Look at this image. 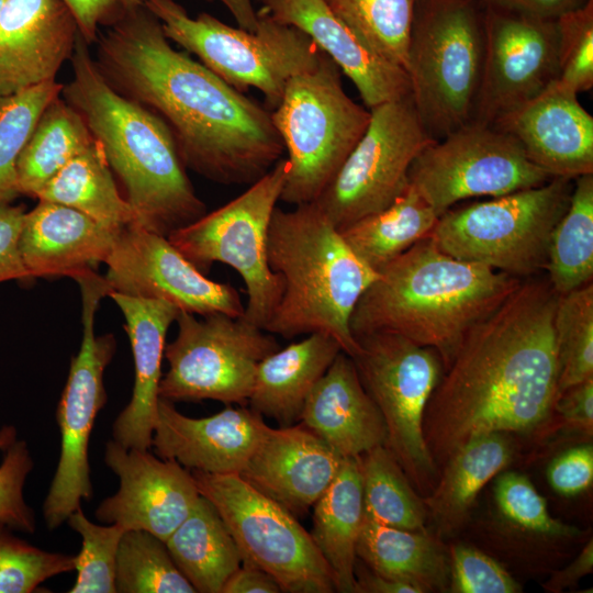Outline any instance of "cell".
<instances>
[{"label":"cell","mask_w":593,"mask_h":593,"mask_svg":"<svg viewBox=\"0 0 593 593\" xmlns=\"http://www.w3.org/2000/svg\"><path fill=\"white\" fill-rule=\"evenodd\" d=\"M81 537V549L75 556L77 579L69 593H115L118 548L123 533L115 524L98 525L88 519L81 507L66 521Z\"/></svg>","instance_id":"b9f144b4"},{"label":"cell","mask_w":593,"mask_h":593,"mask_svg":"<svg viewBox=\"0 0 593 593\" xmlns=\"http://www.w3.org/2000/svg\"><path fill=\"white\" fill-rule=\"evenodd\" d=\"M552 178L514 137L475 121L427 145L409 172L410 184L439 216L462 200L501 197Z\"/></svg>","instance_id":"2e32d148"},{"label":"cell","mask_w":593,"mask_h":593,"mask_svg":"<svg viewBox=\"0 0 593 593\" xmlns=\"http://www.w3.org/2000/svg\"><path fill=\"white\" fill-rule=\"evenodd\" d=\"M491 125L514 137L552 177L573 180L593 174V118L578 93L558 79Z\"/></svg>","instance_id":"ffe728a7"},{"label":"cell","mask_w":593,"mask_h":593,"mask_svg":"<svg viewBox=\"0 0 593 593\" xmlns=\"http://www.w3.org/2000/svg\"><path fill=\"white\" fill-rule=\"evenodd\" d=\"M355 578V593H423L417 586L409 582L383 577L371 570L360 569L357 563Z\"/></svg>","instance_id":"9f6ffc18"},{"label":"cell","mask_w":593,"mask_h":593,"mask_svg":"<svg viewBox=\"0 0 593 593\" xmlns=\"http://www.w3.org/2000/svg\"><path fill=\"white\" fill-rule=\"evenodd\" d=\"M63 0H3L0 10V99L55 81L79 35Z\"/></svg>","instance_id":"44dd1931"},{"label":"cell","mask_w":593,"mask_h":593,"mask_svg":"<svg viewBox=\"0 0 593 593\" xmlns=\"http://www.w3.org/2000/svg\"><path fill=\"white\" fill-rule=\"evenodd\" d=\"M485 49L473 121L492 124L558 79L556 20L485 5Z\"/></svg>","instance_id":"ac0fdd59"},{"label":"cell","mask_w":593,"mask_h":593,"mask_svg":"<svg viewBox=\"0 0 593 593\" xmlns=\"http://www.w3.org/2000/svg\"><path fill=\"white\" fill-rule=\"evenodd\" d=\"M199 493L217 510L242 556L270 574L282 592L331 593V569L295 515L239 474L191 470Z\"/></svg>","instance_id":"4fadbf2b"},{"label":"cell","mask_w":593,"mask_h":593,"mask_svg":"<svg viewBox=\"0 0 593 593\" xmlns=\"http://www.w3.org/2000/svg\"><path fill=\"white\" fill-rule=\"evenodd\" d=\"M450 592L517 593L521 585L495 560L475 548L456 545L450 550Z\"/></svg>","instance_id":"7dc6e473"},{"label":"cell","mask_w":593,"mask_h":593,"mask_svg":"<svg viewBox=\"0 0 593 593\" xmlns=\"http://www.w3.org/2000/svg\"><path fill=\"white\" fill-rule=\"evenodd\" d=\"M268 425L251 409L228 405L208 417L181 414L159 399L152 447L163 459L215 474H240Z\"/></svg>","instance_id":"7402d4cb"},{"label":"cell","mask_w":593,"mask_h":593,"mask_svg":"<svg viewBox=\"0 0 593 593\" xmlns=\"http://www.w3.org/2000/svg\"><path fill=\"white\" fill-rule=\"evenodd\" d=\"M342 75L323 53L288 81L270 111L289 163L280 201L290 205L320 197L368 126L370 110L346 93Z\"/></svg>","instance_id":"52a82bcc"},{"label":"cell","mask_w":593,"mask_h":593,"mask_svg":"<svg viewBox=\"0 0 593 593\" xmlns=\"http://www.w3.org/2000/svg\"><path fill=\"white\" fill-rule=\"evenodd\" d=\"M165 544L177 568L200 593H222L243 561L220 513L202 495Z\"/></svg>","instance_id":"1f68e13d"},{"label":"cell","mask_w":593,"mask_h":593,"mask_svg":"<svg viewBox=\"0 0 593 593\" xmlns=\"http://www.w3.org/2000/svg\"><path fill=\"white\" fill-rule=\"evenodd\" d=\"M104 27L94 42L98 69L165 121L186 168L216 183L251 184L281 159L270 111L175 49L145 4L122 9Z\"/></svg>","instance_id":"6da1fadb"},{"label":"cell","mask_w":593,"mask_h":593,"mask_svg":"<svg viewBox=\"0 0 593 593\" xmlns=\"http://www.w3.org/2000/svg\"><path fill=\"white\" fill-rule=\"evenodd\" d=\"M125 320L134 359V385L128 404L119 413L113 439L126 448L149 449L159 401L166 336L180 310L157 299L135 298L116 292L109 295Z\"/></svg>","instance_id":"d4e9b609"},{"label":"cell","mask_w":593,"mask_h":593,"mask_svg":"<svg viewBox=\"0 0 593 593\" xmlns=\"http://www.w3.org/2000/svg\"><path fill=\"white\" fill-rule=\"evenodd\" d=\"M310 535L332 571L335 589L355 593L356 547L363 519L357 458H346L326 491L313 505Z\"/></svg>","instance_id":"f1b7e54d"},{"label":"cell","mask_w":593,"mask_h":593,"mask_svg":"<svg viewBox=\"0 0 593 593\" xmlns=\"http://www.w3.org/2000/svg\"><path fill=\"white\" fill-rule=\"evenodd\" d=\"M558 80L578 94L593 87V0L556 19Z\"/></svg>","instance_id":"f6af8a7d"},{"label":"cell","mask_w":593,"mask_h":593,"mask_svg":"<svg viewBox=\"0 0 593 593\" xmlns=\"http://www.w3.org/2000/svg\"><path fill=\"white\" fill-rule=\"evenodd\" d=\"M351 357L359 379L378 406L387 428L385 447L413 488L430 492L438 467L427 449L423 418L444 371L438 353L392 333L356 337Z\"/></svg>","instance_id":"8fae6325"},{"label":"cell","mask_w":593,"mask_h":593,"mask_svg":"<svg viewBox=\"0 0 593 593\" xmlns=\"http://www.w3.org/2000/svg\"><path fill=\"white\" fill-rule=\"evenodd\" d=\"M72 12L88 45L97 41L100 26L110 24L121 12L116 0H63Z\"/></svg>","instance_id":"816d5d0a"},{"label":"cell","mask_w":593,"mask_h":593,"mask_svg":"<svg viewBox=\"0 0 593 593\" xmlns=\"http://www.w3.org/2000/svg\"><path fill=\"white\" fill-rule=\"evenodd\" d=\"M512 448L503 433L474 436L454 451L423 500L438 530L450 534L466 522L480 490L511 460Z\"/></svg>","instance_id":"f546056e"},{"label":"cell","mask_w":593,"mask_h":593,"mask_svg":"<svg viewBox=\"0 0 593 593\" xmlns=\"http://www.w3.org/2000/svg\"><path fill=\"white\" fill-rule=\"evenodd\" d=\"M81 293L82 339L72 357L68 378L56 409L60 432V455L43 504V515L49 530L58 528L69 515L90 501L93 488L90 479L88 447L96 417L107 403L103 373L111 362L116 340L113 334L97 336L94 318L100 301L111 289L96 270L72 278Z\"/></svg>","instance_id":"7c38bea8"},{"label":"cell","mask_w":593,"mask_h":593,"mask_svg":"<svg viewBox=\"0 0 593 593\" xmlns=\"http://www.w3.org/2000/svg\"><path fill=\"white\" fill-rule=\"evenodd\" d=\"M104 264L111 292L164 300L198 316L244 314L245 304L237 289L208 278L167 236L134 222L118 232Z\"/></svg>","instance_id":"e0dca14e"},{"label":"cell","mask_w":593,"mask_h":593,"mask_svg":"<svg viewBox=\"0 0 593 593\" xmlns=\"http://www.w3.org/2000/svg\"><path fill=\"white\" fill-rule=\"evenodd\" d=\"M288 171L289 163L281 158L243 193L167 236L201 272L214 262L238 272L247 292L242 317L261 328L282 295V281L268 264L267 239Z\"/></svg>","instance_id":"30bf717a"},{"label":"cell","mask_w":593,"mask_h":593,"mask_svg":"<svg viewBox=\"0 0 593 593\" xmlns=\"http://www.w3.org/2000/svg\"><path fill=\"white\" fill-rule=\"evenodd\" d=\"M522 279L455 258L427 236L390 261L358 300L354 337L392 333L435 349L444 369L466 334Z\"/></svg>","instance_id":"277c9868"},{"label":"cell","mask_w":593,"mask_h":593,"mask_svg":"<svg viewBox=\"0 0 593 593\" xmlns=\"http://www.w3.org/2000/svg\"><path fill=\"white\" fill-rule=\"evenodd\" d=\"M343 458L301 423L267 427L240 477L293 515L312 507Z\"/></svg>","instance_id":"603a6c76"},{"label":"cell","mask_w":593,"mask_h":593,"mask_svg":"<svg viewBox=\"0 0 593 593\" xmlns=\"http://www.w3.org/2000/svg\"><path fill=\"white\" fill-rule=\"evenodd\" d=\"M221 2L232 14L237 26L256 31L258 26V12L254 8L253 0H206Z\"/></svg>","instance_id":"6f0895ef"},{"label":"cell","mask_w":593,"mask_h":593,"mask_svg":"<svg viewBox=\"0 0 593 593\" xmlns=\"http://www.w3.org/2000/svg\"><path fill=\"white\" fill-rule=\"evenodd\" d=\"M277 581L266 571L248 563L240 567L230 577L222 593H280Z\"/></svg>","instance_id":"db71d44e"},{"label":"cell","mask_w":593,"mask_h":593,"mask_svg":"<svg viewBox=\"0 0 593 593\" xmlns=\"http://www.w3.org/2000/svg\"><path fill=\"white\" fill-rule=\"evenodd\" d=\"M495 499L501 513L525 530L551 537H574L581 533L553 518L546 500L526 477L516 472H505L497 478Z\"/></svg>","instance_id":"bcb514c9"},{"label":"cell","mask_w":593,"mask_h":593,"mask_svg":"<svg viewBox=\"0 0 593 593\" xmlns=\"http://www.w3.org/2000/svg\"><path fill=\"white\" fill-rule=\"evenodd\" d=\"M574 180V179H573ZM573 180L548 182L443 213L428 237L444 253L516 278L546 269L551 234Z\"/></svg>","instance_id":"9c48e42d"},{"label":"cell","mask_w":593,"mask_h":593,"mask_svg":"<svg viewBox=\"0 0 593 593\" xmlns=\"http://www.w3.org/2000/svg\"><path fill=\"white\" fill-rule=\"evenodd\" d=\"M370 110L368 126L314 201L340 231L391 205L410 184V168L432 142L411 94Z\"/></svg>","instance_id":"9a60e30c"},{"label":"cell","mask_w":593,"mask_h":593,"mask_svg":"<svg viewBox=\"0 0 593 593\" xmlns=\"http://www.w3.org/2000/svg\"><path fill=\"white\" fill-rule=\"evenodd\" d=\"M300 423L343 459L357 458L387 440L383 417L365 390L353 358L344 351L309 395Z\"/></svg>","instance_id":"4316f807"},{"label":"cell","mask_w":593,"mask_h":593,"mask_svg":"<svg viewBox=\"0 0 593 593\" xmlns=\"http://www.w3.org/2000/svg\"><path fill=\"white\" fill-rule=\"evenodd\" d=\"M370 49L405 69L416 0H324Z\"/></svg>","instance_id":"74e56055"},{"label":"cell","mask_w":593,"mask_h":593,"mask_svg":"<svg viewBox=\"0 0 593 593\" xmlns=\"http://www.w3.org/2000/svg\"><path fill=\"white\" fill-rule=\"evenodd\" d=\"M75 570V556L51 552L0 525V593H32L46 580Z\"/></svg>","instance_id":"7bdbcfd3"},{"label":"cell","mask_w":593,"mask_h":593,"mask_svg":"<svg viewBox=\"0 0 593 593\" xmlns=\"http://www.w3.org/2000/svg\"><path fill=\"white\" fill-rule=\"evenodd\" d=\"M340 351L332 336L312 333L268 355L257 368L249 409L276 419L281 427L295 424L309 395Z\"/></svg>","instance_id":"83f0119b"},{"label":"cell","mask_w":593,"mask_h":593,"mask_svg":"<svg viewBox=\"0 0 593 593\" xmlns=\"http://www.w3.org/2000/svg\"><path fill=\"white\" fill-rule=\"evenodd\" d=\"M439 215L416 189H407L387 209L365 216L340 233L353 251L379 272L433 231Z\"/></svg>","instance_id":"836d02e7"},{"label":"cell","mask_w":593,"mask_h":593,"mask_svg":"<svg viewBox=\"0 0 593 593\" xmlns=\"http://www.w3.org/2000/svg\"><path fill=\"white\" fill-rule=\"evenodd\" d=\"M593 569V544L590 540L581 553L564 569L556 572L544 584V588L553 593L561 592L574 585L582 577L592 572Z\"/></svg>","instance_id":"11a10c76"},{"label":"cell","mask_w":593,"mask_h":593,"mask_svg":"<svg viewBox=\"0 0 593 593\" xmlns=\"http://www.w3.org/2000/svg\"><path fill=\"white\" fill-rule=\"evenodd\" d=\"M104 461L120 483L97 507L96 517L102 523L145 530L165 541L201 496L191 471L148 449L126 448L111 439Z\"/></svg>","instance_id":"d6986e66"},{"label":"cell","mask_w":593,"mask_h":593,"mask_svg":"<svg viewBox=\"0 0 593 593\" xmlns=\"http://www.w3.org/2000/svg\"><path fill=\"white\" fill-rule=\"evenodd\" d=\"M356 553L371 571L409 582L423 593L448 586L447 557L425 532L388 526L363 514Z\"/></svg>","instance_id":"4dcf8cb0"},{"label":"cell","mask_w":593,"mask_h":593,"mask_svg":"<svg viewBox=\"0 0 593 593\" xmlns=\"http://www.w3.org/2000/svg\"><path fill=\"white\" fill-rule=\"evenodd\" d=\"M553 409L572 428L592 434L593 378L574 384L558 394Z\"/></svg>","instance_id":"f907efd6"},{"label":"cell","mask_w":593,"mask_h":593,"mask_svg":"<svg viewBox=\"0 0 593 593\" xmlns=\"http://www.w3.org/2000/svg\"><path fill=\"white\" fill-rule=\"evenodd\" d=\"M176 338L165 346L168 370L159 398L170 401L215 400L245 406L257 368L280 345L275 336L242 316L198 315L180 311Z\"/></svg>","instance_id":"5bb4252c"},{"label":"cell","mask_w":593,"mask_h":593,"mask_svg":"<svg viewBox=\"0 0 593 593\" xmlns=\"http://www.w3.org/2000/svg\"><path fill=\"white\" fill-rule=\"evenodd\" d=\"M260 11L305 33L346 75L366 108L411 94L406 70L370 49L324 0H258Z\"/></svg>","instance_id":"cb8c5ba5"},{"label":"cell","mask_w":593,"mask_h":593,"mask_svg":"<svg viewBox=\"0 0 593 593\" xmlns=\"http://www.w3.org/2000/svg\"><path fill=\"white\" fill-rule=\"evenodd\" d=\"M588 0H482L484 5L546 20L581 7Z\"/></svg>","instance_id":"f5cc1de1"},{"label":"cell","mask_w":593,"mask_h":593,"mask_svg":"<svg viewBox=\"0 0 593 593\" xmlns=\"http://www.w3.org/2000/svg\"><path fill=\"white\" fill-rule=\"evenodd\" d=\"M553 327L558 356V394L593 378V284L558 296Z\"/></svg>","instance_id":"ab89813d"},{"label":"cell","mask_w":593,"mask_h":593,"mask_svg":"<svg viewBox=\"0 0 593 593\" xmlns=\"http://www.w3.org/2000/svg\"><path fill=\"white\" fill-rule=\"evenodd\" d=\"M484 13L482 0H416L405 70L416 113L434 139L473 121Z\"/></svg>","instance_id":"8992f818"},{"label":"cell","mask_w":593,"mask_h":593,"mask_svg":"<svg viewBox=\"0 0 593 593\" xmlns=\"http://www.w3.org/2000/svg\"><path fill=\"white\" fill-rule=\"evenodd\" d=\"M118 232L78 210L38 200L24 214L19 248L31 278H74L105 261Z\"/></svg>","instance_id":"484cf974"},{"label":"cell","mask_w":593,"mask_h":593,"mask_svg":"<svg viewBox=\"0 0 593 593\" xmlns=\"http://www.w3.org/2000/svg\"><path fill=\"white\" fill-rule=\"evenodd\" d=\"M267 256L283 289L264 329L286 339L327 334L353 357L358 343L350 331V317L378 272L353 251L315 202L288 211L275 209Z\"/></svg>","instance_id":"5b68a950"},{"label":"cell","mask_w":593,"mask_h":593,"mask_svg":"<svg viewBox=\"0 0 593 593\" xmlns=\"http://www.w3.org/2000/svg\"><path fill=\"white\" fill-rule=\"evenodd\" d=\"M559 294L528 278L466 334L425 409L424 439L436 466L470 438L528 432L553 410Z\"/></svg>","instance_id":"7a4b0ae2"},{"label":"cell","mask_w":593,"mask_h":593,"mask_svg":"<svg viewBox=\"0 0 593 593\" xmlns=\"http://www.w3.org/2000/svg\"><path fill=\"white\" fill-rule=\"evenodd\" d=\"M2 3H3V0H0V10H1Z\"/></svg>","instance_id":"91938a15"},{"label":"cell","mask_w":593,"mask_h":593,"mask_svg":"<svg viewBox=\"0 0 593 593\" xmlns=\"http://www.w3.org/2000/svg\"><path fill=\"white\" fill-rule=\"evenodd\" d=\"M24 214L23 205L0 203V282L31 278L19 248Z\"/></svg>","instance_id":"681fc988"},{"label":"cell","mask_w":593,"mask_h":593,"mask_svg":"<svg viewBox=\"0 0 593 593\" xmlns=\"http://www.w3.org/2000/svg\"><path fill=\"white\" fill-rule=\"evenodd\" d=\"M63 83L44 82L0 99V203L21 195L16 164L41 113L56 97Z\"/></svg>","instance_id":"60d3db41"},{"label":"cell","mask_w":593,"mask_h":593,"mask_svg":"<svg viewBox=\"0 0 593 593\" xmlns=\"http://www.w3.org/2000/svg\"><path fill=\"white\" fill-rule=\"evenodd\" d=\"M122 9H131L138 5H144L147 0H116Z\"/></svg>","instance_id":"680465c9"},{"label":"cell","mask_w":593,"mask_h":593,"mask_svg":"<svg viewBox=\"0 0 593 593\" xmlns=\"http://www.w3.org/2000/svg\"><path fill=\"white\" fill-rule=\"evenodd\" d=\"M34 467L27 444L16 440V428L0 429V525L11 530L33 534L36 528L33 510L26 504L23 489Z\"/></svg>","instance_id":"ee69618b"},{"label":"cell","mask_w":593,"mask_h":593,"mask_svg":"<svg viewBox=\"0 0 593 593\" xmlns=\"http://www.w3.org/2000/svg\"><path fill=\"white\" fill-rule=\"evenodd\" d=\"M36 199L78 210L116 232L134 222L133 211L96 138L46 183Z\"/></svg>","instance_id":"d6a6232c"},{"label":"cell","mask_w":593,"mask_h":593,"mask_svg":"<svg viewBox=\"0 0 593 593\" xmlns=\"http://www.w3.org/2000/svg\"><path fill=\"white\" fill-rule=\"evenodd\" d=\"M94 141L82 115L60 96L41 113L18 164L21 194L36 198L46 183Z\"/></svg>","instance_id":"e575fe53"},{"label":"cell","mask_w":593,"mask_h":593,"mask_svg":"<svg viewBox=\"0 0 593 593\" xmlns=\"http://www.w3.org/2000/svg\"><path fill=\"white\" fill-rule=\"evenodd\" d=\"M547 477L559 494L571 496L586 490L593 480V449L583 445L566 450L549 465Z\"/></svg>","instance_id":"c3c4849f"},{"label":"cell","mask_w":593,"mask_h":593,"mask_svg":"<svg viewBox=\"0 0 593 593\" xmlns=\"http://www.w3.org/2000/svg\"><path fill=\"white\" fill-rule=\"evenodd\" d=\"M557 294L593 279V174L573 180L569 205L555 226L546 269Z\"/></svg>","instance_id":"d590c367"},{"label":"cell","mask_w":593,"mask_h":593,"mask_svg":"<svg viewBox=\"0 0 593 593\" xmlns=\"http://www.w3.org/2000/svg\"><path fill=\"white\" fill-rule=\"evenodd\" d=\"M119 593H194L174 562L164 540L141 530H125L115 566Z\"/></svg>","instance_id":"f35d334b"},{"label":"cell","mask_w":593,"mask_h":593,"mask_svg":"<svg viewBox=\"0 0 593 593\" xmlns=\"http://www.w3.org/2000/svg\"><path fill=\"white\" fill-rule=\"evenodd\" d=\"M164 34L240 92L259 90L272 111L288 81L313 67L321 52L299 29L258 10L256 31L233 27L202 12L191 18L175 0H147Z\"/></svg>","instance_id":"ba28073f"},{"label":"cell","mask_w":593,"mask_h":593,"mask_svg":"<svg viewBox=\"0 0 593 593\" xmlns=\"http://www.w3.org/2000/svg\"><path fill=\"white\" fill-rule=\"evenodd\" d=\"M60 97L85 119L123 188L134 223L168 236L206 213L165 121L114 90L79 33Z\"/></svg>","instance_id":"3957f363"},{"label":"cell","mask_w":593,"mask_h":593,"mask_svg":"<svg viewBox=\"0 0 593 593\" xmlns=\"http://www.w3.org/2000/svg\"><path fill=\"white\" fill-rule=\"evenodd\" d=\"M365 514L402 529L425 532L427 510L406 474L382 445L357 457Z\"/></svg>","instance_id":"8d00e7d4"}]
</instances>
